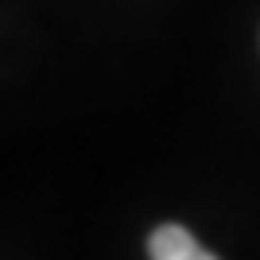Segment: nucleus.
<instances>
[{"label":"nucleus","instance_id":"obj_1","mask_svg":"<svg viewBox=\"0 0 260 260\" xmlns=\"http://www.w3.org/2000/svg\"><path fill=\"white\" fill-rule=\"evenodd\" d=\"M148 256L152 260H217L214 252H206L198 245V237L190 229L175 225V221L159 225L152 237H148Z\"/></svg>","mask_w":260,"mask_h":260}]
</instances>
